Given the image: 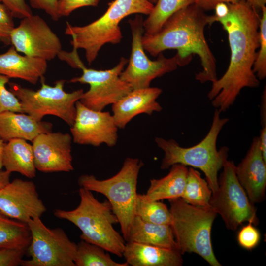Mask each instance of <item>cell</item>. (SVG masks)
Here are the masks:
<instances>
[{"label": "cell", "instance_id": "obj_24", "mask_svg": "<svg viewBox=\"0 0 266 266\" xmlns=\"http://www.w3.org/2000/svg\"><path fill=\"white\" fill-rule=\"evenodd\" d=\"M2 166L11 173L16 172L28 178H34L36 169L32 144L23 139L8 141L3 152Z\"/></svg>", "mask_w": 266, "mask_h": 266}, {"label": "cell", "instance_id": "obj_22", "mask_svg": "<svg viewBox=\"0 0 266 266\" xmlns=\"http://www.w3.org/2000/svg\"><path fill=\"white\" fill-rule=\"evenodd\" d=\"M129 241L179 251L170 225L149 223L136 215L130 227Z\"/></svg>", "mask_w": 266, "mask_h": 266}, {"label": "cell", "instance_id": "obj_10", "mask_svg": "<svg viewBox=\"0 0 266 266\" xmlns=\"http://www.w3.org/2000/svg\"><path fill=\"white\" fill-rule=\"evenodd\" d=\"M132 42L131 53L126 68L120 77L132 89L150 87L151 81L165 74L176 70L179 66L188 64L190 59H183L176 54L171 58H166L162 53L156 60H151L145 53L142 38L144 33L142 16L137 14L129 20Z\"/></svg>", "mask_w": 266, "mask_h": 266}, {"label": "cell", "instance_id": "obj_45", "mask_svg": "<svg viewBox=\"0 0 266 266\" xmlns=\"http://www.w3.org/2000/svg\"><path fill=\"white\" fill-rule=\"evenodd\" d=\"M0 2H1V0H0Z\"/></svg>", "mask_w": 266, "mask_h": 266}, {"label": "cell", "instance_id": "obj_9", "mask_svg": "<svg viewBox=\"0 0 266 266\" xmlns=\"http://www.w3.org/2000/svg\"><path fill=\"white\" fill-rule=\"evenodd\" d=\"M40 80L41 86L37 90L9 82V90L20 100L24 113L35 120L40 122L44 116L52 115L71 127L76 116V103L80 100L83 90L66 92L64 90L65 80L56 81L53 86L45 82L44 77Z\"/></svg>", "mask_w": 266, "mask_h": 266}, {"label": "cell", "instance_id": "obj_39", "mask_svg": "<svg viewBox=\"0 0 266 266\" xmlns=\"http://www.w3.org/2000/svg\"><path fill=\"white\" fill-rule=\"evenodd\" d=\"M260 121L262 129L261 131H266V90L265 88L261 100Z\"/></svg>", "mask_w": 266, "mask_h": 266}, {"label": "cell", "instance_id": "obj_12", "mask_svg": "<svg viewBox=\"0 0 266 266\" xmlns=\"http://www.w3.org/2000/svg\"><path fill=\"white\" fill-rule=\"evenodd\" d=\"M31 240L27 248L31 258L23 260V266H75L77 244L61 228L50 229L40 217L27 223Z\"/></svg>", "mask_w": 266, "mask_h": 266}, {"label": "cell", "instance_id": "obj_41", "mask_svg": "<svg viewBox=\"0 0 266 266\" xmlns=\"http://www.w3.org/2000/svg\"><path fill=\"white\" fill-rule=\"evenodd\" d=\"M11 173L0 169V190L10 182Z\"/></svg>", "mask_w": 266, "mask_h": 266}, {"label": "cell", "instance_id": "obj_35", "mask_svg": "<svg viewBox=\"0 0 266 266\" xmlns=\"http://www.w3.org/2000/svg\"><path fill=\"white\" fill-rule=\"evenodd\" d=\"M26 249L0 248V266H18L21 265Z\"/></svg>", "mask_w": 266, "mask_h": 266}, {"label": "cell", "instance_id": "obj_18", "mask_svg": "<svg viewBox=\"0 0 266 266\" xmlns=\"http://www.w3.org/2000/svg\"><path fill=\"white\" fill-rule=\"evenodd\" d=\"M162 90L158 87L132 89L112 104V115L119 129H124L136 116L151 115L160 112L162 107L157 99Z\"/></svg>", "mask_w": 266, "mask_h": 266}, {"label": "cell", "instance_id": "obj_6", "mask_svg": "<svg viewBox=\"0 0 266 266\" xmlns=\"http://www.w3.org/2000/svg\"><path fill=\"white\" fill-rule=\"evenodd\" d=\"M171 224L178 248L182 255L194 253L212 266H221L214 253L211 231L217 213L211 207L196 206L181 198L168 200Z\"/></svg>", "mask_w": 266, "mask_h": 266}, {"label": "cell", "instance_id": "obj_30", "mask_svg": "<svg viewBox=\"0 0 266 266\" xmlns=\"http://www.w3.org/2000/svg\"><path fill=\"white\" fill-rule=\"evenodd\" d=\"M259 27V50L257 52L253 70L259 80L266 77V7L261 9Z\"/></svg>", "mask_w": 266, "mask_h": 266}, {"label": "cell", "instance_id": "obj_14", "mask_svg": "<svg viewBox=\"0 0 266 266\" xmlns=\"http://www.w3.org/2000/svg\"><path fill=\"white\" fill-rule=\"evenodd\" d=\"M76 113L70 132L73 142L80 145L115 146L118 130L112 114L108 111L91 109L79 100L76 103Z\"/></svg>", "mask_w": 266, "mask_h": 266}, {"label": "cell", "instance_id": "obj_37", "mask_svg": "<svg viewBox=\"0 0 266 266\" xmlns=\"http://www.w3.org/2000/svg\"><path fill=\"white\" fill-rule=\"evenodd\" d=\"M32 8L41 10L53 20L57 21L61 17L58 10V0H28Z\"/></svg>", "mask_w": 266, "mask_h": 266}, {"label": "cell", "instance_id": "obj_2", "mask_svg": "<svg viewBox=\"0 0 266 266\" xmlns=\"http://www.w3.org/2000/svg\"><path fill=\"white\" fill-rule=\"evenodd\" d=\"M212 23V15L192 4L173 14L157 33H144L142 45L153 56L168 49L176 50V54L183 59L192 60V54L198 55L202 68L195 79L202 83H212L218 79L216 59L204 34L206 25Z\"/></svg>", "mask_w": 266, "mask_h": 266}, {"label": "cell", "instance_id": "obj_43", "mask_svg": "<svg viewBox=\"0 0 266 266\" xmlns=\"http://www.w3.org/2000/svg\"><path fill=\"white\" fill-rule=\"evenodd\" d=\"M0 137V169H2V155L4 148L6 143Z\"/></svg>", "mask_w": 266, "mask_h": 266}, {"label": "cell", "instance_id": "obj_44", "mask_svg": "<svg viewBox=\"0 0 266 266\" xmlns=\"http://www.w3.org/2000/svg\"><path fill=\"white\" fill-rule=\"evenodd\" d=\"M150 2L152 3L153 4H155L157 1V0H148Z\"/></svg>", "mask_w": 266, "mask_h": 266}, {"label": "cell", "instance_id": "obj_27", "mask_svg": "<svg viewBox=\"0 0 266 266\" xmlns=\"http://www.w3.org/2000/svg\"><path fill=\"white\" fill-rule=\"evenodd\" d=\"M212 191L206 180L194 168H188L184 190L181 198L187 203L196 206L210 207Z\"/></svg>", "mask_w": 266, "mask_h": 266}, {"label": "cell", "instance_id": "obj_31", "mask_svg": "<svg viewBox=\"0 0 266 266\" xmlns=\"http://www.w3.org/2000/svg\"><path fill=\"white\" fill-rule=\"evenodd\" d=\"M10 78L0 75V113L5 111L24 113L17 97L6 88Z\"/></svg>", "mask_w": 266, "mask_h": 266}, {"label": "cell", "instance_id": "obj_34", "mask_svg": "<svg viewBox=\"0 0 266 266\" xmlns=\"http://www.w3.org/2000/svg\"><path fill=\"white\" fill-rule=\"evenodd\" d=\"M100 0H58V10L60 16H67L74 10L85 6H97Z\"/></svg>", "mask_w": 266, "mask_h": 266}, {"label": "cell", "instance_id": "obj_5", "mask_svg": "<svg viewBox=\"0 0 266 266\" xmlns=\"http://www.w3.org/2000/svg\"><path fill=\"white\" fill-rule=\"evenodd\" d=\"M154 5L148 0H114L108 3L101 16L87 25L73 26L67 22L65 34L71 37L73 49L84 50L90 65L105 44L121 42L123 35L119 23L124 18L133 14L148 15Z\"/></svg>", "mask_w": 266, "mask_h": 266}, {"label": "cell", "instance_id": "obj_1", "mask_svg": "<svg viewBox=\"0 0 266 266\" xmlns=\"http://www.w3.org/2000/svg\"><path fill=\"white\" fill-rule=\"evenodd\" d=\"M227 4L228 14L215 22H219L227 33L230 63L222 77L212 83L207 94L212 106L221 113L233 104L244 88H257L260 85L253 66L259 47L260 16L245 0Z\"/></svg>", "mask_w": 266, "mask_h": 266}, {"label": "cell", "instance_id": "obj_23", "mask_svg": "<svg viewBox=\"0 0 266 266\" xmlns=\"http://www.w3.org/2000/svg\"><path fill=\"white\" fill-rule=\"evenodd\" d=\"M188 168L176 164L170 167L169 173L160 179L150 180V186L143 197L148 201L181 198L183 193Z\"/></svg>", "mask_w": 266, "mask_h": 266}, {"label": "cell", "instance_id": "obj_13", "mask_svg": "<svg viewBox=\"0 0 266 266\" xmlns=\"http://www.w3.org/2000/svg\"><path fill=\"white\" fill-rule=\"evenodd\" d=\"M11 45L19 53L41 59L53 60L62 51L61 42L46 22L33 14L21 19L10 34Z\"/></svg>", "mask_w": 266, "mask_h": 266}, {"label": "cell", "instance_id": "obj_4", "mask_svg": "<svg viewBox=\"0 0 266 266\" xmlns=\"http://www.w3.org/2000/svg\"><path fill=\"white\" fill-rule=\"evenodd\" d=\"M78 194L80 200L76 208L71 210L56 209L54 215L77 227L82 233L81 240L122 257L126 242L113 227L118 219L108 200L99 201L91 191L82 187Z\"/></svg>", "mask_w": 266, "mask_h": 266}, {"label": "cell", "instance_id": "obj_25", "mask_svg": "<svg viewBox=\"0 0 266 266\" xmlns=\"http://www.w3.org/2000/svg\"><path fill=\"white\" fill-rule=\"evenodd\" d=\"M31 240L27 223L10 218L0 211V248L27 249Z\"/></svg>", "mask_w": 266, "mask_h": 266}, {"label": "cell", "instance_id": "obj_28", "mask_svg": "<svg viewBox=\"0 0 266 266\" xmlns=\"http://www.w3.org/2000/svg\"><path fill=\"white\" fill-rule=\"evenodd\" d=\"M102 247L81 240L77 244L74 257L75 266H129L114 261Z\"/></svg>", "mask_w": 266, "mask_h": 266}, {"label": "cell", "instance_id": "obj_17", "mask_svg": "<svg viewBox=\"0 0 266 266\" xmlns=\"http://www.w3.org/2000/svg\"><path fill=\"white\" fill-rule=\"evenodd\" d=\"M235 172L253 204L264 200L266 188V161L263 156L259 136L253 137L245 157L235 166Z\"/></svg>", "mask_w": 266, "mask_h": 266}, {"label": "cell", "instance_id": "obj_42", "mask_svg": "<svg viewBox=\"0 0 266 266\" xmlns=\"http://www.w3.org/2000/svg\"><path fill=\"white\" fill-rule=\"evenodd\" d=\"M254 9L258 11L265 6L266 0H245Z\"/></svg>", "mask_w": 266, "mask_h": 266}, {"label": "cell", "instance_id": "obj_26", "mask_svg": "<svg viewBox=\"0 0 266 266\" xmlns=\"http://www.w3.org/2000/svg\"><path fill=\"white\" fill-rule=\"evenodd\" d=\"M195 2V0H157L151 12L143 20L144 33H157L173 14Z\"/></svg>", "mask_w": 266, "mask_h": 266}, {"label": "cell", "instance_id": "obj_20", "mask_svg": "<svg viewBox=\"0 0 266 266\" xmlns=\"http://www.w3.org/2000/svg\"><path fill=\"white\" fill-rule=\"evenodd\" d=\"M123 257L132 266H181L183 263L178 250L129 241Z\"/></svg>", "mask_w": 266, "mask_h": 266}, {"label": "cell", "instance_id": "obj_8", "mask_svg": "<svg viewBox=\"0 0 266 266\" xmlns=\"http://www.w3.org/2000/svg\"><path fill=\"white\" fill-rule=\"evenodd\" d=\"M59 58L72 67L82 70V74L80 76L72 78L69 82L89 85V89L83 93L79 101L91 109L102 111L132 90L130 86L120 77L128 62L124 57L121 58L114 67L106 70L87 68L80 60L77 50L75 49L70 52L62 51Z\"/></svg>", "mask_w": 266, "mask_h": 266}, {"label": "cell", "instance_id": "obj_21", "mask_svg": "<svg viewBox=\"0 0 266 266\" xmlns=\"http://www.w3.org/2000/svg\"><path fill=\"white\" fill-rule=\"evenodd\" d=\"M50 122L37 121L25 113H0V137L4 141L16 138L32 141L38 134L52 131Z\"/></svg>", "mask_w": 266, "mask_h": 266}, {"label": "cell", "instance_id": "obj_3", "mask_svg": "<svg viewBox=\"0 0 266 266\" xmlns=\"http://www.w3.org/2000/svg\"><path fill=\"white\" fill-rule=\"evenodd\" d=\"M221 113L215 109L207 134L200 142L192 146L183 147L173 139L167 140L156 137L155 141L164 154L161 169H167L176 164L200 169L204 174L212 194L215 193L219 188L218 173L228 160L229 151L226 146L219 150L217 148L218 136L229 121L228 118L221 117Z\"/></svg>", "mask_w": 266, "mask_h": 266}, {"label": "cell", "instance_id": "obj_16", "mask_svg": "<svg viewBox=\"0 0 266 266\" xmlns=\"http://www.w3.org/2000/svg\"><path fill=\"white\" fill-rule=\"evenodd\" d=\"M72 139L70 134L61 132L37 135L32 141L36 170L44 173L73 171Z\"/></svg>", "mask_w": 266, "mask_h": 266}, {"label": "cell", "instance_id": "obj_19", "mask_svg": "<svg viewBox=\"0 0 266 266\" xmlns=\"http://www.w3.org/2000/svg\"><path fill=\"white\" fill-rule=\"evenodd\" d=\"M47 69L46 60L22 55L12 46L0 54V75L20 79L35 85L44 77Z\"/></svg>", "mask_w": 266, "mask_h": 266}, {"label": "cell", "instance_id": "obj_7", "mask_svg": "<svg viewBox=\"0 0 266 266\" xmlns=\"http://www.w3.org/2000/svg\"><path fill=\"white\" fill-rule=\"evenodd\" d=\"M143 166L142 161L139 159L127 157L120 170L109 178L99 180L93 175L83 174L78 179L80 187L107 198L118 219L126 242L135 216L137 179Z\"/></svg>", "mask_w": 266, "mask_h": 266}, {"label": "cell", "instance_id": "obj_11", "mask_svg": "<svg viewBox=\"0 0 266 266\" xmlns=\"http://www.w3.org/2000/svg\"><path fill=\"white\" fill-rule=\"evenodd\" d=\"M235 166L233 161H225L218 179V189L212 194L209 201L210 207L221 216L227 228L233 231L245 222L259 224L256 210L238 180Z\"/></svg>", "mask_w": 266, "mask_h": 266}, {"label": "cell", "instance_id": "obj_33", "mask_svg": "<svg viewBox=\"0 0 266 266\" xmlns=\"http://www.w3.org/2000/svg\"><path fill=\"white\" fill-rule=\"evenodd\" d=\"M243 226L237 235L239 244L243 248L251 250L259 244L261 235L259 231L250 222Z\"/></svg>", "mask_w": 266, "mask_h": 266}, {"label": "cell", "instance_id": "obj_36", "mask_svg": "<svg viewBox=\"0 0 266 266\" xmlns=\"http://www.w3.org/2000/svg\"><path fill=\"white\" fill-rule=\"evenodd\" d=\"M1 2L8 8L14 18L22 19L33 14L25 0H1Z\"/></svg>", "mask_w": 266, "mask_h": 266}, {"label": "cell", "instance_id": "obj_32", "mask_svg": "<svg viewBox=\"0 0 266 266\" xmlns=\"http://www.w3.org/2000/svg\"><path fill=\"white\" fill-rule=\"evenodd\" d=\"M13 18L8 8L0 2V42L6 45H11L10 34L15 27Z\"/></svg>", "mask_w": 266, "mask_h": 266}, {"label": "cell", "instance_id": "obj_40", "mask_svg": "<svg viewBox=\"0 0 266 266\" xmlns=\"http://www.w3.org/2000/svg\"><path fill=\"white\" fill-rule=\"evenodd\" d=\"M215 14L212 15V23L215 22V19L225 17L229 13V7L226 3L220 2L218 3L214 9Z\"/></svg>", "mask_w": 266, "mask_h": 266}, {"label": "cell", "instance_id": "obj_38", "mask_svg": "<svg viewBox=\"0 0 266 266\" xmlns=\"http://www.w3.org/2000/svg\"><path fill=\"white\" fill-rule=\"evenodd\" d=\"M239 0H195V4L204 11L214 10L215 6L219 3H235Z\"/></svg>", "mask_w": 266, "mask_h": 266}, {"label": "cell", "instance_id": "obj_29", "mask_svg": "<svg viewBox=\"0 0 266 266\" xmlns=\"http://www.w3.org/2000/svg\"><path fill=\"white\" fill-rule=\"evenodd\" d=\"M135 215L153 224H171V214L166 204L160 201H148L143 194L137 193L135 207Z\"/></svg>", "mask_w": 266, "mask_h": 266}, {"label": "cell", "instance_id": "obj_15", "mask_svg": "<svg viewBox=\"0 0 266 266\" xmlns=\"http://www.w3.org/2000/svg\"><path fill=\"white\" fill-rule=\"evenodd\" d=\"M46 207L32 181L15 179L0 190V211L5 216L27 223L41 217Z\"/></svg>", "mask_w": 266, "mask_h": 266}]
</instances>
